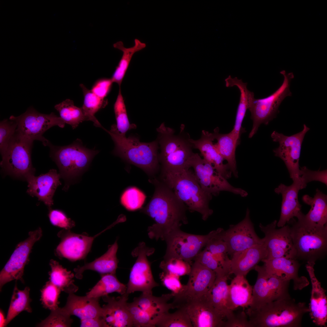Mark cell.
Returning <instances> with one entry per match:
<instances>
[{"label":"cell","instance_id":"cell-13","mask_svg":"<svg viewBox=\"0 0 327 327\" xmlns=\"http://www.w3.org/2000/svg\"><path fill=\"white\" fill-rule=\"evenodd\" d=\"M187 166L193 169L196 179L202 189L212 196L218 195L222 191L230 192L243 197L248 195L245 190L232 186L226 179L216 171L212 164L197 153L193 154L187 162Z\"/></svg>","mask_w":327,"mask_h":327},{"label":"cell","instance_id":"cell-56","mask_svg":"<svg viewBox=\"0 0 327 327\" xmlns=\"http://www.w3.org/2000/svg\"><path fill=\"white\" fill-rule=\"evenodd\" d=\"M219 233L210 239L205 246V248L213 255L227 254V245L226 242L219 236Z\"/></svg>","mask_w":327,"mask_h":327},{"label":"cell","instance_id":"cell-41","mask_svg":"<svg viewBox=\"0 0 327 327\" xmlns=\"http://www.w3.org/2000/svg\"><path fill=\"white\" fill-rule=\"evenodd\" d=\"M80 86L82 89L84 96V103L81 108L86 121H92L93 122L95 126L102 128L103 127L95 117V114L99 110L106 106V101L104 99L97 96L91 90L88 89L83 84H81Z\"/></svg>","mask_w":327,"mask_h":327},{"label":"cell","instance_id":"cell-7","mask_svg":"<svg viewBox=\"0 0 327 327\" xmlns=\"http://www.w3.org/2000/svg\"><path fill=\"white\" fill-rule=\"evenodd\" d=\"M48 146L50 157L57 165L61 178L65 182V189L87 169L98 153L84 147L79 140L64 146H54L50 142Z\"/></svg>","mask_w":327,"mask_h":327},{"label":"cell","instance_id":"cell-2","mask_svg":"<svg viewBox=\"0 0 327 327\" xmlns=\"http://www.w3.org/2000/svg\"><path fill=\"white\" fill-rule=\"evenodd\" d=\"M190 168L161 172L160 180L173 191L188 210L199 213L205 221L213 213L209 206L212 195L202 189Z\"/></svg>","mask_w":327,"mask_h":327},{"label":"cell","instance_id":"cell-52","mask_svg":"<svg viewBox=\"0 0 327 327\" xmlns=\"http://www.w3.org/2000/svg\"><path fill=\"white\" fill-rule=\"evenodd\" d=\"M160 277L162 284L171 291L173 296L180 294L184 290L185 285L182 284L179 276L162 272Z\"/></svg>","mask_w":327,"mask_h":327},{"label":"cell","instance_id":"cell-24","mask_svg":"<svg viewBox=\"0 0 327 327\" xmlns=\"http://www.w3.org/2000/svg\"><path fill=\"white\" fill-rule=\"evenodd\" d=\"M61 178L59 173L54 169L38 176L32 175L26 180L28 188L27 192L32 197H36L50 209L53 204V197L56 190L61 184Z\"/></svg>","mask_w":327,"mask_h":327},{"label":"cell","instance_id":"cell-27","mask_svg":"<svg viewBox=\"0 0 327 327\" xmlns=\"http://www.w3.org/2000/svg\"><path fill=\"white\" fill-rule=\"evenodd\" d=\"M214 140L213 133L203 130L199 139L190 138V140L193 148L199 150L203 159L212 164L217 172L226 179H229L232 173L227 163H223L224 160L213 143Z\"/></svg>","mask_w":327,"mask_h":327},{"label":"cell","instance_id":"cell-3","mask_svg":"<svg viewBox=\"0 0 327 327\" xmlns=\"http://www.w3.org/2000/svg\"><path fill=\"white\" fill-rule=\"evenodd\" d=\"M305 302L291 297L274 301L246 313L252 327H300L304 315L309 312Z\"/></svg>","mask_w":327,"mask_h":327},{"label":"cell","instance_id":"cell-29","mask_svg":"<svg viewBox=\"0 0 327 327\" xmlns=\"http://www.w3.org/2000/svg\"><path fill=\"white\" fill-rule=\"evenodd\" d=\"M99 299L69 293L66 305L61 309L67 314L75 315L81 320L102 317L103 309L99 304Z\"/></svg>","mask_w":327,"mask_h":327},{"label":"cell","instance_id":"cell-8","mask_svg":"<svg viewBox=\"0 0 327 327\" xmlns=\"http://www.w3.org/2000/svg\"><path fill=\"white\" fill-rule=\"evenodd\" d=\"M33 143L20 136L16 131L7 149L1 155L0 166L6 174L26 181L34 175L35 169L31 159Z\"/></svg>","mask_w":327,"mask_h":327},{"label":"cell","instance_id":"cell-4","mask_svg":"<svg viewBox=\"0 0 327 327\" xmlns=\"http://www.w3.org/2000/svg\"><path fill=\"white\" fill-rule=\"evenodd\" d=\"M102 128L110 135L114 141L115 154L140 167L150 175L156 173L159 163L157 140L144 143L140 142L136 137H127L125 135L119 132L114 124L110 130Z\"/></svg>","mask_w":327,"mask_h":327},{"label":"cell","instance_id":"cell-37","mask_svg":"<svg viewBox=\"0 0 327 327\" xmlns=\"http://www.w3.org/2000/svg\"><path fill=\"white\" fill-rule=\"evenodd\" d=\"M49 264L51 268L49 272V280L61 291L68 294L77 292L78 287L74 283L75 275L56 260L51 259Z\"/></svg>","mask_w":327,"mask_h":327},{"label":"cell","instance_id":"cell-32","mask_svg":"<svg viewBox=\"0 0 327 327\" xmlns=\"http://www.w3.org/2000/svg\"><path fill=\"white\" fill-rule=\"evenodd\" d=\"M173 297L171 293L160 297L154 296L152 293H142L139 296L135 297L133 302L150 315L156 325L164 314L169 312L170 309H174L172 303L168 302Z\"/></svg>","mask_w":327,"mask_h":327},{"label":"cell","instance_id":"cell-16","mask_svg":"<svg viewBox=\"0 0 327 327\" xmlns=\"http://www.w3.org/2000/svg\"><path fill=\"white\" fill-rule=\"evenodd\" d=\"M310 130L305 124L300 132L290 136L274 131L271 136L272 140L278 142L279 147L273 150L275 155L284 162L293 180L299 178V160L302 143L306 133Z\"/></svg>","mask_w":327,"mask_h":327},{"label":"cell","instance_id":"cell-42","mask_svg":"<svg viewBox=\"0 0 327 327\" xmlns=\"http://www.w3.org/2000/svg\"><path fill=\"white\" fill-rule=\"evenodd\" d=\"M54 108L65 123L70 125L73 129L76 128L81 123L86 121L81 108L75 106L73 101L70 99H66L56 105Z\"/></svg>","mask_w":327,"mask_h":327},{"label":"cell","instance_id":"cell-40","mask_svg":"<svg viewBox=\"0 0 327 327\" xmlns=\"http://www.w3.org/2000/svg\"><path fill=\"white\" fill-rule=\"evenodd\" d=\"M30 290L28 287H26L23 290H20L16 283L6 318L5 326L21 312H32L30 306L31 299L29 296Z\"/></svg>","mask_w":327,"mask_h":327},{"label":"cell","instance_id":"cell-53","mask_svg":"<svg viewBox=\"0 0 327 327\" xmlns=\"http://www.w3.org/2000/svg\"><path fill=\"white\" fill-rule=\"evenodd\" d=\"M193 260L213 271L216 274L220 272L223 270L213 254L206 248L200 252Z\"/></svg>","mask_w":327,"mask_h":327},{"label":"cell","instance_id":"cell-54","mask_svg":"<svg viewBox=\"0 0 327 327\" xmlns=\"http://www.w3.org/2000/svg\"><path fill=\"white\" fill-rule=\"evenodd\" d=\"M48 217L51 223L55 226L70 230L75 226L74 222L60 210L50 209Z\"/></svg>","mask_w":327,"mask_h":327},{"label":"cell","instance_id":"cell-17","mask_svg":"<svg viewBox=\"0 0 327 327\" xmlns=\"http://www.w3.org/2000/svg\"><path fill=\"white\" fill-rule=\"evenodd\" d=\"M42 236V231L39 227L28 233V236L20 243L16 246L0 273V287L14 280H20L23 282V276L24 269L29 260V256L35 243Z\"/></svg>","mask_w":327,"mask_h":327},{"label":"cell","instance_id":"cell-14","mask_svg":"<svg viewBox=\"0 0 327 327\" xmlns=\"http://www.w3.org/2000/svg\"><path fill=\"white\" fill-rule=\"evenodd\" d=\"M189 275L188 281L183 292L173 298L172 303L174 309L184 308L192 301L205 295L216 277L214 271L196 261L192 263Z\"/></svg>","mask_w":327,"mask_h":327},{"label":"cell","instance_id":"cell-15","mask_svg":"<svg viewBox=\"0 0 327 327\" xmlns=\"http://www.w3.org/2000/svg\"><path fill=\"white\" fill-rule=\"evenodd\" d=\"M154 248L147 247L144 243H139L131 254L137 259L131 268L127 286L126 293L129 295L137 291L152 293V289L159 286L154 280L150 265L147 258L154 252Z\"/></svg>","mask_w":327,"mask_h":327},{"label":"cell","instance_id":"cell-10","mask_svg":"<svg viewBox=\"0 0 327 327\" xmlns=\"http://www.w3.org/2000/svg\"><path fill=\"white\" fill-rule=\"evenodd\" d=\"M9 119L16 122V132L20 136L33 142L40 141L45 146H48L50 141L43 136L45 132L55 126L63 128L65 124L60 117L54 113L43 114L33 107L28 108L18 116L12 115Z\"/></svg>","mask_w":327,"mask_h":327},{"label":"cell","instance_id":"cell-36","mask_svg":"<svg viewBox=\"0 0 327 327\" xmlns=\"http://www.w3.org/2000/svg\"><path fill=\"white\" fill-rule=\"evenodd\" d=\"M213 133L215 139L217 140L214 144L216 148L224 160L227 161L235 177H238L235 152L239 140L231 132L227 134L220 133L218 128L215 129Z\"/></svg>","mask_w":327,"mask_h":327},{"label":"cell","instance_id":"cell-9","mask_svg":"<svg viewBox=\"0 0 327 327\" xmlns=\"http://www.w3.org/2000/svg\"><path fill=\"white\" fill-rule=\"evenodd\" d=\"M280 73L283 75L284 80L276 91L264 98L256 99L254 97L250 101L248 109L253 121V127L249 136L250 138L256 133L261 124L267 125L276 117L283 100L286 97L292 95L289 88L291 81L294 78L293 73H286L285 70H282Z\"/></svg>","mask_w":327,"mask_h":327},{"label":"cell","instance_id":"cell-33","mask_svg":"<svg viewBox=\"0 0 327 327\" xmlns=\"http://www.w3.org/2000/svg\"><path fill=\"white\" fill-rule=\"evenodd\" d=\"M118 249L117 240H116L113 244L109 246L107 251L103 255L92 262L75 268V276L78 279H82L83 273L88 270L96 271L101 275L116 274L118 263L117 257Z\"/></svg>","mask_w":327,"mask_h":327},{"label":"cell","instance_id":"cell-35","mask_svg":"<svg viewBox=\"0 0 327 327\" xmlns=\"http://www.w3.org/2000/svg\"><path fill=\"white\" fill-rule=\"evenodd\" d=\"M229 275L225 271L216 274L212 286L205 295L214 307L223 314L226 318L233 312L228 309L226 306L228 289L227 280Z\"/></svg>","mask_w":327,"mask_h":327},{"label":"cell","instance_id":"cell-19","mask_svg":"<svg viewBox=\"0 0 327 327\" xmlns=\"http://www.w3.org/2000/svg\"><path fill=\"white\" fill-rule=\"evenodd\" d=\"M277 221L274 220L265 226L261 223L259 225L260 230L265 234L263 239L267 252L266 259L281 257L296 259V252L289 226L285 225L277 229Z\"/></svg>","mask_w":327,"mask_h":327},{"label":"cell","instance_id":"cell-22","mask_svg":"<svg viewBox=\"0 0 327 327\" xmlns=\"http://www.w3.org/2000/svg\"><path fill=\"white\" fill-rule=\"evenodd\" d=\"M129 295L126 293L116 297L108 295L102 297L107 303L102 307L105 327H133L127 306Z\"/></svg>","mask_w":327,"mask_h":327},{"label":"cell","instance_id":"cell-58","mask_svg":"<svg viewBox=\"0 0 327 327\" xmlns=\"http://www.w3.org/2000/svg\"><path fill=\"white\" fill-rule=\"evenodd\" d=\"M81 327H105L102 317L81 320Z\"/></svg>","mask_w":327,"mask_h":327},{"label":"cell","instance_id":"cell-5","mask_svg":"<svg viewBox=\"0 0 327 327\" xmlns=\"http://www.w3.org/2000/svg\"><path fill=\"white\" fill-rule=\"evenodd\" d=\"M183 130L181 128L180 134H176L173 129L166 127L164 123L157 129L161 172L189 167L187 163L194 153L193 147L189 134H184Z\"/></svg>","mask_w":327,"mask_h":327},{"label":"cell","instance_id":"cell-31","mask_svg":"<svg viewBox=\"0 0 327 327\" xmlns=\"http://www.w3.org/2000/svg\"><path fill=\"white\" fill-rule=\"evenodd\" d=\"M253 289L245 276H235L228 285L226 302L228 309L233 311L239 307H249L252 301Z\"/></svg>","mask_w":327,"mask_h":327},{"label":"cell","instance_id":"cell-18","mask_svg":"<svg viewBox=\"0 0 327 327\" xmlns=\"http://www.w3.org/2000/svg\"><path fill=\"white\" fill-rule=\"evenodd\" d=\"M218 236L226 243L227 254L231 256L236 252L264 243L263 238H259L255 231L248 208L242 221L236 225H230L226 230L223 229Z\"/></svg>","mask_w":327,"mask_h":327},{"label":"cell","instance_id":"cell-44","mask_svg":"<svg viewBox=\"0 0 327 327\" xmlns=\"http://www.w3.org/2000/svg\"><path fill=\"white\" fill-rule=\"evenodd\" d=\"M114 110L117 122L116 127L120 133L125 135L128 130L136 128L135 124H130L129 122L120 88L114 105Z\"/></svg>","mask_w":327,"mask_h":327},{"label":"cell","instance_id":"cell-59","mask_svg":"<svg viewBox=\"0 0 327 327\" xmlns=\"http://www.w3.org/2000/svg\"><path fill=\"white\" fill-rule=\"evenodd\" d=\"M0 326L1 327H5V323L6 322V319L5 318V315L4 312L2 310L0 309Z\"/></svg>","mask_w":327,"mask_h":327},{"label":"cell","instance_id":"cell-57","mask_svg":"<svg viewBox=\"0 0 327 327\" xmlns=\"http://www.w3.org/2000/svg\"><path fill=\"white\" fill-rule=\"evenodd\" d=\"M111 79H103L97 81L91 90L99 97L104 99L106 96L113 83Z\"/></svg>","mask_w":327,"mask_h":327},{"label":"cell","instance_id":"cell-25","mask_svg":"<svg viewBox=\"0 0 327 327\" xmlns=\"http://www.w3.org/2000/svg\"><path fill=\"white\" fill-rule=\"evenodd\" d=\"M315 263L307 262L306 267L312 284V290L309 308V315L313 322L317 326L326 327L327 299L326 290L322 287L320 282L315 274Z\"/></svg>","mask_w":327,"mask_h":327},{"label":"cell","instance_id":"cell-47","mask_svg":"<svg viewBox=\"0 0 327 327\" xmlns=\"http://www.w3.org/2000/svg\"><path fill=\"white\" fill-rule=\"evenodd\" d=\"M146 198L144 193L138 189L131 187L126 190L122 195L121 202L122 205L129 210L140 208Z\"/></svg>","mask_w":327,"mask_h":327},{"label":"cell","instance_id":"cell-30","mask_svg":"<svg viewBox=\"0 0 327 327\" xmlns=\"http://www.w3.org/2000/svg\"><path fill=\"white\" fill-rule=\"evenodd\" d=\"M305 203L311 208L306 215L302 213L297 218L312 226L322 227L327 225V196L317 189L312 197L305 195L302 198Z\"/></svg>","mask_w":327,"mask_h":327},{"label":"cell","instance_id":"cell-12","mask_svg":"<svg viewBox=\"0 0 327 327\" xmlns=\"http://www.w3.org/2000/svg\"><path fill=\"white\" fill-rule=\"evenodd\" d=\"M254 269L257 277L253 287L252 302L248 308L255 309L269 302L291 297L289 292L290 280L268 275L263 265H257Z\"/></svg>","mask_w":327,"mask_h":327},{"label":"cell","instance_id":"cell-38","mask_svg":"<svg viewBox=\"0 0 327 327\" xmlns=\"http://www.w3.org/2000/svg\"><path fill=\"white\" fill-rule=\"evenodd\" d=\"M146 46L145 43L136 38L134 40V45L131 47H125L123 42L121 41L114 44V47L121 50L123 54L111 78L113 82L117 83L120 86L133 55L137 52L145 48Z\"/></svg>","mask_w":327,"mask_h":327},{"label":"cell","instance_id":"cell-45","mask_svg":"<svg viewBox=\"0 0 327 327\" xmlns=\"http://www.w3.org/2000/svg\"><path fill=\"white\" fill-rule=\"evenodd\" d=\"M61 290L50 280L47 281L41 290L40 301L43 307L51 311L58 308V299Z\"/></svg>","mask_w":327,"mask_h":327},{"label":"cell","instance_id":"cell-46","mask_svg":"<svg viewBox=\"0 0 327 327\" xmlns=\"http://www.w3.org/2000/svg\"><path fill=\"white\" fill-rule=\"evenodd\" d=\"M191 265L189 263L177 258H171L162 261L160 267L163 272L179 277L189 274Z\"/></svg>","mask_w":327,"mask_h":327},{"label":"cell","instance_id":"cell-21","mask_svg":"<svg viewBox=\"0 0 327 327\" xmlns=\"http://www.w3.org/2000/svg\"><path fill=\"white\" fill-rule=\"evenodd\" d=\"M183 308L193 327H224L225 316L215 308L205 295L189 302Z\"/></svg>","mask_w":327,"mask_h":327},{"label":"cell","instance_id":"cell-43","mask_svg":"<svg viewBox=\"0 0 327 327\" xmlns=\"http://www.w3.org/2000/svg\"><path fill=\"white\" fill-rule=\"evenodd\" d=\"M159 327H193L185 308L177 309L174 312L164 314L155 325Z\"/></svg>","mask_w":327,"mask_h":327},{"label":"cell","instance_id":"cell-23","mask_svg":"<svg viewBox=\"0 0 327 327\" xmlns=\"http://www.w3.org/2000/svg\"><path fill=\"white\" fill-rule=\"evenodd\" d=\"M262 261L268 275H275L290 281L292 280L294 290H301L309 285V282L306 277L299 276L300 264L297 260L281 257L264 259Z\"/></svg>","mask_w":327,"mask_h":327},{"label":"cell","instance_id":"cell-11","mask_svg":"<svg viewBox=\"0 0 327 327\" xmlns=\"http://www.w3.org/2000/svg\"><path fill=\"white\" fill-rule=\"evenodd\" d=\"M223 229L218 228L205 235H195L185 233L180 229L174 232L165 240L167 249L164 260L177 258L189 263L205 246L208 241Z\"/></svg>","mask_w":327,"mask_h":327},{"label":"cell","instance_id":"cell-26","mask_svg":"<svg viewBox=\"0 0 327 327\" xmlns=\"http://www.w3.org/2000/svg\"><path fill=\"white\" fill-rule=\"evenodd\" d=\"M293 181L290 186L281 183L274 190L276 193L281 194L282 197L280 215L277 223L279 227L285 226L294 217L298 218L302 213L298 199L299 190L303 189L300 178Z\"/></svg>","mask_w":327,"mask_h":327},{"label":"cell","instance_id":"cell-55","mask_svg":"<svg viewBox=\"0 0 327 327\" xmlns=\"http://www.w3.org/2000/svg\"><path fill=\"white\" fill-rule=\"evenodd\" d=\"M224 327H252L247 315L243 311L237 314L233 312L226 318Z\"/></svg>","mask_w":327,"mask_h":327},{"label":"cell","instance_id":"cell-48","mask_svg":"<svg viewBox=\"0 0 327 327\" xmlns=\"http://www.w3.org/2000/svg\"><path fill=\"white\" fill-rule=\"evenodd\" d=\"M73 320L71 316L64 312L58 307L51 310L49 315L37 325L38 327H69L71 326Z\"/></svg>","mask_w":327,"mask_h":327},{"label":"cell","instance_id":"cell-1","mask_svg":"<svg viewBox=\"0 0 327 327\" xmlns=\"http://www.w3.org/2000/svg\"><path fill=\"white\" fill-rule=\"evenodd\" d=\"M150 181L154 185V192L149 202L141 211L155 221L148 227L149 237L165 241L174 232L180 229L182 225L188 223V208L160 180L155 178Z\"/></svg>","mask_w":327,"mask_h":327},{"label":"cell","instance_id":"cell-28","mask_svg":"<svg viewBox=\"0 0 327 327\" xmlns=\"http://www.w3.org/2000/svg\"><path fill=\"white\" fill-rule=\"evenodd\" d=\"M267 255L264 243L234 253L230 260V275L246 276L260 261L266 259Z\"/></svg>","mask_w":327,"mask_h":327},{"label":"cell","instance_id":"cell-34","mask_svg":"<svg viewBox=\"0 0 327 327\" xmlns=\"http://www.w3.org/2000/svg\"><path fill=\"white\" fill-rule=\"evenodd\" d=\"M225 81L227 87L235 86L239 90L240 96L238 106L235 123L233 130L231 131L239 140L242 128V124L245 116L246 112L248 109L249 102L254 97L253 92L249 91L247 88V83L243 82L242 80L237 77L233 78L230 75L226 78Z\"/></svg>","mask_w":327,"mask_h":327},{"label":"cell","instance_id":"cell-51","mask_svg":"<svg viewBox=\"0 0 327 327\" xmlns=\"http://www.w3.org/2000/svg\"><path fill=\"white\" fill-rule=\"evenodd\" d=\"M300 180L303 189L308 183L313 181H319L327 185V170L313 171L304 166L300 167Z\"/></svg>","mask_w":327,"mask_h":327},{"label":"cell","instance_id":"cell-50","mask_svg":"<svg viewBox=\"0 0 327 327\" xmlns=\"http://www.w3.org/2000/svg\"><path fill=\"white\" fill-rule=\"evenodd\" d=\"M17 127L13 120L5 119L0 123V151L1 155L6 150L9 142L15 133Z\"/></svg>","mask_w":327,"mask_h":327},{"label":"cell","instance_id":"cell-6","mask_svg":"<svg viewBox=\"0 0 327 327\" xmlns=\"http://www.w3.org/2000/svg\"><path fill=\"white\" fill-rule=\"evenodd\" d=\"M289 225L296 252V259L314 262L323 258L327 250V225L313 226L293 219Z\"/></svg>","mask_w":327,"mask_h":327},{"label":"cell","instance_id":"cell-20","mask_svg":"<svg viewBox=\"0 0 327 327\" xmlns=\"http://www.w3.org/2000/svg\"><path fill=\"white\" fill-rule=\"evenodd\" d=\"M105 230L92 237L85 233H75L70 230H62L58 234L61 240L57 247V254L60 257L71 261L84 259L91 250L94 238Z\"/></svg>","mask_w":327,"mask_h":327},{"label":"cell","instance_id":"cell-39","mask_svg":"<svg viewBox=\"0 0 327 327\" xmlns=\"http://www.w3.org/2000/svg\"><path fill=\"white\" fill-rule=\"evenodd\" d=\"M127 286L121 283L116 274L101 275V278L86 296L91 298H100L109 293L117 292L121 295L126 293Z\"/></svg>","mask_w":327,"mask_h":327},{"label":"cell","instance_id":"cell-49","mask_svg":"<svg viewBox=\"0 0 327 327\" xmlns=\"http://www.w3.org/2000/svg\"><path fill=\"white\" fill-rule=\"evenodd\" d=\"M133 327H155V322L150 315L139 308L134 302L127 303Z\"/></svg>","mask_w":327,"mask_h":327}]
</instances>
